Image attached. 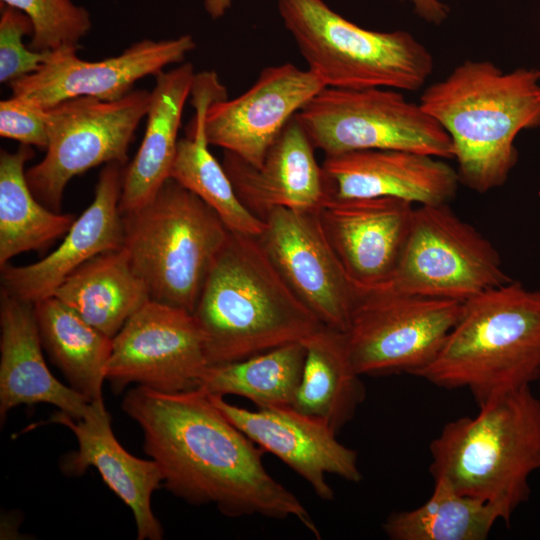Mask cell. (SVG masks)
<instances>
[{"instance_id": "obj_1", "label": "cell", "mask_w": 540, "mask_h": 540, "mask_svg": "<svg viewBox=\"0 0 540 540\" xmlns=\"http://www.w3.org/2000/svg\"><path fill=\"white\" fill-rule=\"evenodd\" d=\"M121 408L141 428L145 453L176 497L192 505L212 504L228 517L293 518L321 538L301 501L266 470V452L202 388L162 393L136 386Z\"/></svg>"}, {"instance_id": "obj_2", "label": "cell", "mask_w": 540, "mask_h": 540, "mask_svg": "<svg viewBox=\"0 0 540 540\" xmlns=\"http://www.w3.org/2000/svg\"><path fill=\"white\" fill-rule=\"evenodd\" d=\"M419 104L449 135L460 183L486 193L515 167L517 135L540 127V69L503 72L487 60H466L428 86Z\"/></svg>"}, {"instance_id": "obj_3", "label": "cell", "mask_w": 540, "mask_h": 540, "mask_svg": "<svg viewBox=\"0 0 540 540\" xmlns=\"http://www.w3.org/2000/svg\"><path fill=\"white\" fill-rule=\"evenodd\" d=\"M192 314L208 366L302 341L323 326L287 286L257 236L232 231Z\"/></svg>"}, {"instance_id": "obj_4", "label": "cell", "mask_w": 540, "mask_h": 540, "mask_svg": "<svg viewBox=\"0 0 540 540\" xmlns=\"http://www.w3.org/2000/svg\"><path fill=\"white\" fill-rule=\"evenodd\" d=\"M429 450L434 480L490 503L509 525L530 498L531 474L540 470V398L531 386L504 393L477 415L445 424Z\"/></svg>"}, {"instance_id": "obj_5", "label": "cell", "mask_w": 540, "mask_h": 540, "mask_svg": "<svg viewBox=\"0 0 540 540\" xmlns=\"http://www.w3.org/2000/svg\"><path fill=\"white\" fill-rule=\"evenodd\" d=\"M443 388H467L476 403L540 379V291L511 280L463 302L441 350L413 374Z\"/></svg>"}, {"instance_id": "obj_6", "label": "cell", "mask_w": 540, "mask_h": 540, "mask_svg": "<svg viewBox=\"0 0 540 540\" xmlns=\"http://www.w3.org/2000/svg\"><path fill=\"white\" fill-rule=\"evenodd\" d=\"M123 247L151 300L193 313L230 230L172 178L141 208L122 214Z\"/></svg>"}, {"instance_id": "obj_7", "label": "cell", "mask_w": 540, "mask_h": 540, "mask_svg": "<svg viewBox=\"0 0 540 540\" xmlns=\"http://www.w3.org/2000/svg\"><path fill=\"white\" fill-rule=\"evenodd\" d=\"M277 7L307 69L325 87L417 91L433 71L432 54L407 31L362 28L323 0H277Z\"/></svg>"}, {"instance_id": "obj_8", "label": "cell", "mask_w": 540, "mask_h": 540, "mask_svg": "<svg viewBox=\"0 0 540 540\" xmlns=\"http://www.w3.org/2000/svg\"><path fill=\"white\" fill-rule=\"evenodd\" d=\"M295 116L325 156L391 149L453 158L447 132L399 90L325 87Z\"/></svg>"}, {"instance_id": "obj_9", "label": "cell", "mask_w": 540, "mask_h": 540, "mask_svg": "<svg viewBox=\"0 0 540 540\" xmlns=\"http://www.w3.org/2000/svg\"><path fill=\"white\" fill-rule=\"evenodd\" d=\"M511 280L493 244L444 203L415 206L400 259L385 287L465 302Z\"/></svg>"}, {"instance_id": "obj_10", "label": "cell", "mask_w": 540, "mask_h": 540, "mask_svg": "<svg viewBox=\"0 0 540 540\" xmlns=\"http://www.w3.org/2000/svg\"><path fill=\"white\" fill-rule=\"evenodd\" d=\"M150 98L151 91L132 90L115 101L78 97L50 108L46 154L26 171L35 197L59 212L65 187L73 177L101 164L125 166Z\"/></svg>"}, {"instance_id": "obj_11", "label": "cell", "mask_w": 540, "mask_h": 540, "mask_svg": "<svg viewBox=\"0 0 540 540\" xmlns=\"http://www.w3.org/2000/svg\"><path fill=\"white\" fill-rule=\"evenodd\" d=\"M463 302L382 287L364 292L345 332L362 375H413L430 364L462 313Z\"/></svg>"}, {"instance_id": "obj_12", "label": "cell", "mask_w": 540, "mask_h": 540, "mask_svg": "<svg viewBox=\"0 0 540 540\" xmlns=\"http://www.w3.org/2000/svg\"><path fill=\"white\" fill-rule=\"evenodd\" d=\"M207 367L193 314L149 300L113 337L106 380L117 393L133 383L176 393L198 388Z\"/></svg>"}, {"instance_id": "obj_13", "label": "cell", "mask_w": 540, "mask_h": 540, "mask_svg": "<svg viewBox=\"0 0 540 540\" xmlns=\"http://www.w3.org/2000/svg\"><path fill=\"white\" fill-rule=\"evenodd\" d=\"M263 221L257 239L287 286L323 326L346 332L365 291L333 251L318 210L278 207Z\"/></svg>"}, {"instance_id": "obj_14", "label": "cell", "mask_w": 540, "mask_h": 540, "mask_svg": "<svg viewBox=\"0 0 540 540\" xmlns=\"http://www.w3.org/2000/svg\"><path fill=\"white\" fill-rule=\"evenodd\" d=\"M195 47L189 34L159 41L143 39L99 61L81 59L76 48H63L52 51L38 71L9 87L12 96L43 109L78 97L115 101L130 93L138 80L181 63Z\"/></svg>"}, {"instance_id": "obj_15", "label": "cell", "mask_w": 540, "mask_h": 540, "mask_svg": "<svg viewBox=\"0 0 540 540\" xmlns=\"http://www.w3.org/2000/svg\"><path fill=\"white\" fill-rule=\"evenodd\" d=\"M323 88L309 69L291 63L266 67L244 93L211 104L208 143L259 167L288 122Z\"/></svg>"}, {"instance_id": "obj_16", "label": "cell", "mask_w": 540, "mask_h": 540, "mask_svg": "<svg viewBox=\"0 0 540 540\" xmlns=\"http://www.w3.org/2000/svg\"><path fill=\"white\" fill-rule=\"evenodd\" d=\"M220 411L247 437L302 477L322 500L334 499L326 476L336 475L358 483L362 474L358 454L336 438L324 420L302 413L291 405L248 410L209 394Z\"/></svg>"}, {"instance_id": "obj_17", "label": "cell", "mask_w": 540, "mask_h": 540, "mask_svg": "<svg viewBox=\"0 0 540 540\" xmlns=\"http://www.w3.org/2000/svg\"><path fill=\"white\" fill-rule=\"evenodd\" d=\"M415 206L393 197L328 198L319 208L320 223L333 251L361 290L389 284Z\"/></svg>"}, {"instance_id": "obj_18", "label": "cell", "mask_w": 540, "mask_h": 540, "mask_svg": "<svg viewBox=\"0 0 540 540\" xmlns=\"http://www.w3.org/2000/svg\"><path fill=\"white\" fill-rule=\"evenodd\" d=\"M123 165L105 164L95 196L73 222L61 244L42 260L25 265L0 267L1 289L30 303L52 297L76 269L95 256L123 247V223L119 202Z\"/></svg>"}, {"instance_id": "obj_19", "label": "cell", "mask_w": 540, "mask_h": 540, "mask_svg": "<svg viewBox=\"0 0 540 540\" xmlns=\"http://www.w3.org/2000/svg\"><path fill=\"white\" fill-rule=\"evenodd\" d=\"M328 198L393 197L414 205L448 203L460 183L441 158L405 150H358L325 156Z\"/></svg>"}, {"instance_id": "obj_20", "label": "cell", "mask_w": 540, "mask_h": 540, "mask_svg": "<svg viewBox=\"0 0 540 540\" xmlns=\"http://www.w3.org/2000/svg\"><path fill=\"white\" fill-rule=\"evenodd\" d=\"M294 116L255 167L224 151L223 167L245 207L264 220L274 208L315 211L328 199L322 165Z\"/></svg>"}, {"instance_id": "obj_21", "label": "cell", "mask_w": 540, "mask_h": 540, "mask_svg": "<svg viewBox=\"0 0 540 540\" xmlns=\"http://www.w3.org/2000/svg\"><path fill=\"white\" fill-rule=\"evenodd\" d=\"M50 422L72 431L78 450L67 457L65 470L73 475L94 467L104 483L133 512L139 540H160L163 529L151 509L153 492L163 483L155 461L130 454L117 440L103 399L90 402L81 419L59 411Z\"/></svg>"}, {"instance_id": "obj_22", "label": "cell", "mask_w": 540, "mask_h": 540, "mask_svg": "<svg viewBox=\"0 0 540 540\" xmlns=\"http://www.w3.org/2000/svg\"><path fill=\"white\" fill-rule=\"evenodd\" d=\"M0 331L1 418L21 404L47 403L81 419L89 402L46 365L34 304L1 289Z\"/></svg>"}, {"instance_id": "obj_23", "label": "cell", "mask_w": 540, "mask_h": 540, "mask_svg": "<svg viewBox=\"0 0 540 540\" xmlns=\"http://www.w3.org/2000/svg\"><path fill=\"white\" fill-rule=\"evenodd\" d=\"M226 97V89L214 71L195 74L191 89L195 114L187 136L179 139L170 178L210 206L230 231L259 236L264 221L241 202L223 165L209 150L206 114L212 103Z\"/></svg>"}, {"instance_id": "obj_24", "label": "cell", "mask_w": 540, "mask_h": 540, "mask_svg": "<svg viewBox=\"0 0 540 540\" xmlns=\"http://www.w3.org/2000/svg\"><path fill=\"white\" fill-rule=\"evenodd\" d=\"M194 76V68L189 62L155 76L144 136L123 173L121 214L141 208L170 178L183 110L191 95Z\"/></svg>"}, {"instance_id": "obj_25", "label": "cell", "mask_w": 540, "mask_h": 540, "mask_svg": "<svg viewBox=\"0 0 540 540\" xmlns=\"http://www.w3.org/2000/svg\"><path fill=\"white\" fill-rule=\"evenodd\" d=\"M53 296L110 338L151 300L124 247L103 252L84 263Z\"/></svg>"}, {"instance_id": "obj_26", "label": "cell", "mask_w": 540, "mask_h": 540, "mask_svg": "<svg viewBox=\"0 0 540 540\" xmlns=\"http://www.w3.org/2000/svg\"><path fill=\"white\" fill-rule=\"evenodd\" d=\"M302 343L305 361L291 406L324 420L338 432L366 396L361 375L349 356L345 332L322 326Z\"/></svg>"}, {"instance_id": "obj_27", "label": "cell", "mask_w": 540, "mask_h": 540, "mask_svg": "<svg viewBox=\"0 0 540 540\" xmlns=\"http://www.w3.org/2000/svg\"><path fill=\"white\" fill-rule=\"evenodd\" d=\"M43 348L69 386L89 403L103 399L113 338L52 296L34 303Z\"/></svg>"}, {"instance_id": "obj_28", "label": "cell", "mask_w": 540, "mask_h": 540, "mask_svg": "<svg viewBox=\"0 0 540 540\" xmlns=\"http://www.w3.org/2000/svg\"><path fill=\"white\" fill-rule=\"evenodd\" d=\"M29 145L0 153V267L15 256L43 250L65 235L75 216L43 205L30 189L25 171L32 158Z\"/></svg>"}, {"instance_id": "obj_29", "label": "cell", "mask_w": 540, "mask_h": 540, "mask_svg": "<svg viewBox=\"0 0 540 540\" xmlns=\"http://www.w3.org/2000/svg\"><path fill=\"white\" fill-rule=\"evenodd\" d=\"M302 341L208 366L199 387L208 394L244 397L257 407L292 405L305 361Z\"/></svg>"}, {"instance_id": "obj_30", "label": "cell", "mask_w": 540, "mask_h": 540, "mask_svg": "<svg viewBox=\"0 0 540 540\" xmlns=\"http://www.w3.org/2000/svg\"><path fill=\"white\" fill-rule=\"evenodd\" d=\"M430 498L421 506L391 513L382 528L392 540H485L497 520L496 507L463 495L442 479L434 480Z\"/></svg>"}, {"instance_id": "obj_31", "label": "cell", "mask_w": 540, "mask_h": 540, "mask_svg": "<svg viewBox=\"0 0 540 540\" xmlns=\"http://www.w3.org/2000/svg\"><path fill=\"white\" fill-rule=\"evenodd\" d=\"M23 12L33 25L29 48L51 52L79 47L80 40L92 27L88 10L71 0H0Z\"/></svg>"}, {"instance_id": "obj_32", "label": "cell", "mask_w": 540, "mask_h": 540, "mask_svg": "<svg viewBox=\"0 0 540 540\" xmlns=\"http://www.w3.org/2000/svg\"><path fill=\"white\" fill-rule=\"evenodd\" d=\"M33 35L30 19L21 11L1 6L0 17V82H12L40 69L51 52H38L24 45L23 38Z\"/></svg>"}, {"instance_id": "obj_33", "label": "cell", "mask_w": 540, "mask_h": 540, "mask_svg": "<svg viewBox=\"0 0 540 540\" xmlns=\"http://www.w3.org/2000/svg\"><path fill=\"white\" fill-rule=\"evenodd\" d=\"M49 109L11 96L0 102V136L21 144L47 149Z\"/></svg>"}, {"instance_id": "obj_34", "label": "cell", "mask_w": 540, "mask_h": 540, "mask_svg": "<svg viewBox=\"0 0 540 540\" xmlns=\"http://www.w3.org/2000/svg\"><path fill=\"white\" fill-rule=\"evenodd\" d=\"M414 12L423 20L434 25H440L449 14V8L439 0H409Z\"/></svg>"}, {"instance_id": "obj_35", "label": "cell", "mask_w": 540, "mask_h": 540, "mask_svg": "<svg viewBox=\"0 0 540 540\" xmlns=\"http://www.w3.org/2000/svg\"><path fill=\"white\" fill-rule=\"evenodd\" d=\"M203 4L209 16L216 20L230 9L232 0H203Z\"/></svg>"}]
</instances>
